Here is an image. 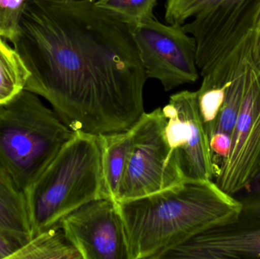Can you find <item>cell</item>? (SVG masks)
Wrapping results in <instances>:
<instances>
[{"label": "cell", "mask_w": 260, "mask_h": 259, "mask_svg": "<svg viewBox=\"0 0 260 259\" xmlns=\"http://www.w3.org/2000/svg\"><path fill=\"white\" fill-rule=\"evenodd\" d=\"M29 76L73 132L131 129L144 110L147 78L131 27L93 0H30L12 41Z\"/></svg>", "instance_id": "6da1fadb"}, {"label": "cell", "mask_w": 260, "mask_h": 259, "mask_svg": "<svg viewBox=\"0 0 260 259\" xmlns=\"http://www.w3.org/2000/svg\"><path fill=\"white\" fill-rule=\"evenodd\" d=\"M117 202L129 259H158L196 234L232 220L241 207L239 199L224 193L213 180L184 181Z\"/></svg>", "instance_id": "7a4b0ae2"}, {"label": "cell", "mask_w": 260, "mask_h": 259, "mask_svg": "<svg viewBox=\"0 0 260 259\" xmlns=\"http://www.w3.org/2000/svg\"><path fill=\"white\" fill-rule=\"evenodd\" d=\"M24 194L32 238L61 227L66 217L85 204L108 199L99 136L75 132Z\"/></svg>", "instance_id": "3957f363"}, {"label": "cell", "mask_w": 260, "mask_h": 259, "mask_svg": "<svg viewBox=\"0 0 260 259\" xmlns=\"http://www.w3.org/2000/svg\"><path fill=\"white\" fill-rule=\"evenodd\" d=\"M74 135L39 96L24 89L0 105V168L24 193Z\"/></svg>", "instance_id": "277c9868"}, {"label": "cell", "mask_w": 260, "mask_h": 259, "mask_svg": "<svg viewBox=\"0 0 260 259\" xmlns=\"http://www.w3.org/2000/svg\"><path fill=\"white\" fill-rule=\"evenodd\" d=\"M168 24L183 25L193 36L202 76L256 29L260 0H166Z\"/></svg>", "instance_id": "5b68a950"}, {"label": "cell", "mask_w": 260, "mask_h": 259, "mask_svg": "<svg viewBox=\"0 0 260 259\" xmlns=\"http://www.w3.org/2000/svg\"><path fill=\"white\" fill-rule=\"evenodd\" d=\"M162 108L145 113L133 126V146L117 202L157 193L184 182L165 136Z\"/></svg>", "instance_id": "8992f818"}, {"label": "cell", "mask_w": 260, "mask_h": 259, "mask_svg": "<svg viewBox=\"0 0 260 259\" xmlns=\"http://www.w3.org/2000/svg\"><path fill=\"white\" fill-rule=\"evenodd\" d=\"M131 30L148 79L158 80L166 91L198 80L195 39L183 25L153 18Z\"/></svg>", "instance_id": "52a82bcc"}, {"label": "cell", "mask_w": 260, "mask_h": 259, "mask_svg": "<svg viewBox=\"0 0 260 259\" xmlns=\"http://www.w3.org/2000/svg\"><path fill=\"white\" fill-rule=\"evenodd\" d=\"M232 220L208 228L158 259L260 258V189L239 199Z\"/></svg>", "instance_id": "ba28073f"}, {"label": "cell", "mask_w": 260, "mask_h": 259, "mask_svg": "<svg viewBox=\"0 0 260 259\" xmlns=\"http://www.w3.org/2000/svg\"><path fill=\"white\" fill-rule=\"evenodd\" d=\"M259 177L260 70L253 60L229 155L213 181L234 196Z\"/></svg>", "instance_id": "9c48e42d"}, {"label": "cell", "mask_w": 260, "mask_h": 259, "mask_svg": "<svg viewBox=\"0 0 260 259\" xmlns=\"http://www.w3.org/2000/svg\"><path fill=\"white\" fill-rule=\"evenodd\" d=\"M162 111L166 118L165 136L184 180H213L215 167L197 91L173 94Z\"/></svg>", "instance_id": "30bf717a"}, {"label": "cell", "mask_w": 260, "mask_h": 259, "mask_svg": "<svg viewBox=\"0 0 260 259\" xmlns=\"http://www.w3.org/2000/svg\"><path fill=\"white\" fill-rule=\"evenodd\" d=\"M61 228L82 259H129L117 202L99 199L69 214Z\"/></svg>", "instance_id": "8fae6325"}, {"label": "cell", "mask_w": 260, "mask_h": 259, "mask_svg": "<svg viewBox=\"0 0 260 259\" xmlns=\"http://www.w3.org/2000/svg\"><path fill=\"white\" fill-rule=\"evenodd\" d=\"M0 231L24 246L31 240L25 194L0 168Z\"/></svg>", "instance_id": "7c38bea8"}, {"label": "cell", "mask_w": 260, "mask_h": 259, "mask_svg": "<svg viewBox=\"0 0 260 259\" xmlns=\"http://www.w3.org/2000/svg\"><path fill=\"white\" fill-rule=\"evenodd\" d=\"M133 126L124 132L99 135L105 195L108 199L116 202L133 146Z\"/></svg>", "instance_id": "4fadbf2b"}, {"label": "cell", "mask_w": 260, "mask_h": 259, "mask_svg": "<svg viewBox=\"0 0 260 259\" xmlns=\"http://www.w3.org/2000/svg\"><path fill=\"white\" fill-rule=\"evenodd\" d=\"M9 259H82L61 227L33 237Z\"/></svg>", "instance_id": "5bb4252c"}, {"label": "cell", "mask_w": 260, "mask_h": 259, "mask_svg": "<svg viewBox=\"0 0 260 259\" xmlns=\"http://www.w3.org/2000/svg\"><path fill=\"white\" fill-rule=\"evenodd\" d=\"M29 76L16 50L0 38V105L7 103L24 89Z\"/></svg>", "instance_id": "9a60e30c"}, {"label": "cell", "mask_w": 260, "mask_h": 259, "mask_svg": "<svg viewBox=\"0 0 260 259\" xmlns=\"http://www.w3.org/2000/svg\"><path fill=\"white\" fill-rule=\"evenodd\" d=\"M157 0H97L96 4L118 17L130 27L154 18Z\"/></svg>", "instance_id": "2e32d148"}, {"label": "cell", "mask_w": 260, "mask_h": 259, "mask_svg": "<svg viewBox=\"0 0 260 259\" xmlns=\"http://www.w3.org/2000/svg\"><path fill=\"white\" fill-rule=\"evenodd\" d=\"M30 0H0V35L12 42L18 33L20 19Z\"/></svg>", "instance_id": "e0dca14e"}, {"label": "cell", "mask_w": 260, "mask_h": 259, "mask_svg": "<svg viewBox=\"0 0 260 259\" xmlns=\"http://www.w3.org/2000/svg\"><path fill=\"white\" fill-rule=\"evenodd\" d=\"M22 246L19 241L0 231V259H9Z\"/></svg>", "instance_id": "ac0fdd59"}, {"label": "cell", "mask_w": 260, "mask_h": 259, "mask_svg": "<svg viewBox=\"0 0 260 259\" xmlns=\"http://www.w3.org/2000/svg\"><path fill=\"white\" fill-rule=\"evenodd\" d=\"M253 47V60L254 65L260 70V29L256 30Z\"/></svg>", "instance_id": "d6986e66"}, {"label": "cell", "mask_w": 260, "mask_h": 259, "mask_svg": "<svg viewBox=\"0 0 260 259\" xmlns=\"http://www.w3.org/2000/svg\"><path fill=\"white\" fill-rule=\"evenodd\" d=\"M259 29H260V14H259V19H258L257 24H256V29H255V30H259Z\"/></svg>", "instance_id": "ffe728a7"}, {"label": "cell", "mask_w": 260, "mask_h": 259, "mask_svg": "<svg viewBox=\"0 0 260 259\" xmlns=\"http://www.w3.org/2000/svg\"><path fill=\"white\" fill-rule=\"evenodd\" d=\"M93 1H97V0H93Z\"/></svg>", "instance_id": "44dd1931"}, {"label": "cell", "mask_w": 260, "mask_h": 259, "mask_svg": "<svg viewBox=\"0 0 260 259\" xmlns=\"http://www.w3.org/2000/svg\"><path fill=\"white\" fill-rule=\"evenodd\" d=\"M0 38H2L1 35H0Z\"/></svg>", "instance_id": "7402d4cb"}]
</instances>
